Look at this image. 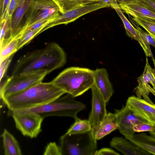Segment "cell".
<instances>
[{"instance_id": "6da1fadb", "label": "cell", "mask_w": 155, "mask_h": 155, "mask_svg": "<svg viewBox=\"0 0 155 155\" xmlns=\"http://www.w3.org/2000/svg\"><path fill=\"white\" fill-rule=\"evenodd\" d=\"M66 54L57 43L51 42L44 48L22 55L17 60L11 76L26 74L41 71L48 74L63 66L66 62Z\"/></svg>"}, {"instance_id": "7a4b0ae2", "label": "cell", "mask_w": 155, "mask_h": 155, "mask_svg": "<svg viewBox=\"0 0 155 155\" xmlns=\"http://www.w3.org/2000/svg\"><path fill=\"white\" fill-rule=\"evenodd\" d=\"M65 94L51 81L42 82L2 101L9 110H28L49 103Z\"/></svg>"}, {"instance_id": "3957f363", "label": "cell", "mask_w": 155, "mask_h": 155, "mask_svg": "<svg viewBox=\"0 0 155 155\" xmlns=\"http://www.w3.org/2000/svg\"><path fill=\"white\" fill-rule=\"evenodd\" d=\"M51 82L74 97L82 95L94 84V71L72 67L65 69Z\"/></svg>"}, {"instance_id": "277c9868", "label": "cell", "mask_w": 155, "mask_h": 155, "mask_svg": "<svg viewBox=\"0 0 155 155\" xmlns=\"http://www.w3.org/2000/svg\"><path fill=\"white\" fill-rule=\"evenodd\" d=\"M74 98L67 94L47 104L28 110L38 113L44 118L50 116L69 117L75 120L78 118V114L84 109L86 106Z\"/></svg>"}, {"instance_id": "5b68a950", "label": "cell", "mask_w": 155, "mask_h": 155, "mask_svg": "<svg viewBox=\"0 0 155 155\" xmlns=\"http://www.w3.org/2000/svg\"><path fill=\"white\" fill-rule=\"evenodd\" d=\"M92 129L83 134L66 133L60 138L62 155H93L97 149V142Z\"/></svg>"}, {"instance_id": "8992f818", "label": "cell", "mask_w": 155, "mask_h": 155, "mask_svg": "<svg viewBox=\"0 0 155 155\" xmlns=\"http://www.w3.org/2000/svg\"><path fill=\"white\" fill-rule=\"evenodd\" d=\"M47 74L46 71H41L19 75L11 76L1 86V98L2 101L42 82Z\"/></svg>"}, {"instance_id": "52a82bcc", "label": "cell", "mask_w": 155, "mask_h": 155, "mask_svg": "<svg viewBox=\"0 0 155 155\" xmlns=\"http://www.w3.org/2000/svg\"><path fill=\"white\" fill-rule=\"evenodd\" d=\"M60 13L58 7L52 0H31L25 14L26 21L18 35L38 22L59 16Z\"/></svg>"}, {"instance_id": "ba28073f", "label": "cell", "mask_w": 155, "mask_h": 155, "mask_svg": "<svg viewBox=\"0 0 155 155\" xmlns=\"http://www.w3.org/2000/svg\"><path fill=\"white\" fill-rule=\"evenodd\" d=\"M17 129L24 136L31 138L37 137L41 131V124L44 118L34 112L28 110H8Z\"/></svg>"}, {"instance_id": "9c48e42d", "label": "cell", "mask_w": 155, "mask_h": 155, "mask_svg": "<svg viewBox=\"0 0 155 155\" xmlns=\"http://www.w3.org/2000/svg\"><path fill=\"white\" fill-rule=\"evenodd\" d=\"M118 129L125 138L129 140L134 134L133 127L141 123H148L145 120L135 114L126 104L114 113Z\"/></svg>"}, {"instance_id": "30bf717a", "label": "cell", "mask_w": 155, "mask_h": 155, "mask_svg": "<svg viewBox=\"0 0 155 155\" xmlns=\"http://www.w3.org/2000/svg\"><path fill=\"white\" fill-rule=\"evenodd\" d=\"M109 5L104 2H97L86 5L61 14L54 21L48 24L41 31L40 33L54 26L61 24L67 25L87 13L99 9L110 7Z\"/></svg>"}, {"instance_id": "8fae6325", "label": "cell", "mask_w": 155, "mask_h": 155, "mask_svg": "<svg viewBox=\"0 0 155 155\" xmlns=\"http://www.w3.org/2000/svg\"><path fill=\"white\" fill-rule=\"evenodd\" d=\"M91 89V108L88 119L91 123L94 133L107 113L106 109L107 103L94 84Z\"/></svg>"}, {"instance_id": "7c38bea8", "label": "cell", "mask_w": 155, "mask_h": 155, "mask_svg": "<svg viewBox=\"0 0 155 155\" xmlns=\"http://www.w3.org/2000/svg\"><path fill=\"white\" fill-rule=\"evenodd\" d=\"M126 104L135 114L149 124H155V104L132 96L128 97Z\"/></svg>"}, {"instance_id": "4fadbf2b", "label": "cell", "mask_w": 155, "mask_h": 155, "mask_svg": "<svg viewBox=\"0 0 155 155\" xmlns=\"http://www.w3.org/2000/svg\"><path fill=\"white\" fill-rule=\"evenodd\" d=\"M119 15L124 25L127 35L137 41L139 43L147 57L153 58L149 45L140 35L138 31L128 21L120 8L118 4L113 8Z\"/></svg>"}, {"instance_id": "5bb4252c", "label": "cell", "mask_w": 155, "mask_h": 155, "mask_svg": "<svg viewBox=\"0 0 155 155\" xmlns=\"http://www.w3.org/2000/svg\"><path fill=\"white\" fill-rule=\"evenodd\" d=\"M94 84L107 103L114 91L106 70L102 68H97L94 71Z\"/></svg>"}, {"instance_id": "9a60e30c", "label": "cell", "mask_w": 155, "mask_h": 155, "mask_svg": "<svg viewBox=\"0 0 155 155\" xmlns=\"http://www.w3.org/2000/svg\"><path fill=\"white\" fill-rule=\"evenodd\" d=\"M110 146L125 155L150 154L125 137H113L110 142Z\"/></svg>"}, {"instance_id": "2e32d148", "label": "cell", "mask_w": 155, "mask_h": 155, "mask_svg": "<svg viewBox=\"0 0 155 155\" xmlns=\"http://www.w3.org/2000/svg\"><path fill=\"white\" fill-rule=\"evenodd\" d=\"M124 12L134 18H145L155 20V13L134 1L118 4Z\"/></svg>"}, {"instance_id": "e0dca14e", "label": "cell", "mask_w": 155, "mask_h": 155, "mask_svg": "<svg viewBox=\"0 0 155 155\" xmlns=\"http://www.w3.org/2000/svg\"><path fill=\"white\" fill-rule=\"evenodd\" d=\"M118 129L114 113L108 112L94 132L95 137L97 140L101 139Z\"/></svg>"}, {"instance_id": "ac0fdd59", "label": "cell", "mask_w": 155, "mask_h": 155, "mask_svg": "<svg viewBox=\"0 0 155 155\" xmlns=\"http://www.w3.org/2000/svg\"><path fill=\"white\" fill-rule=\"evenodd\" d=\"M138 85L134 89L136 96L143 99L147 102L153 104L149 97L150 93L155 96V91L150 84L149 78L145 71L144 70L142 74L137 79Z\"/></svg>"}, {"instance_id": "d6986e66", "label": "cell", "mask_w": 155, "mask_h": 155, "mask_svg": "<svg viewBox=\"0 0 155 155\" xmlns=\"http://www.w3.org/2000/svg\"><path fill=\"white\" fill-rule=\"evenodd\" d=\"M5 155L23 154L19 144L13 135L4 129L1 134Z\"/></svg>"}, {"instance_id": "ffe728a7", "label": "cell", "mask_w": 155, "mask_h": 155, "mask_svg": "<svg viewBox=\"0 0 155 155\" xmlns=\"http://www.w3.org/2000/svg\"><path fill=\"white\" fill-rule=\"evenodd\" d=\"M130 140L150 154L155 155V137L144 133L134 134Z\"/></svg>"}, {"instance_id": "44dd1931", "label": "cell", "mask_w": 155, "mask_h": 155, "mask_svg": "<svg viewBox=\"0 0 155 155\" xmlns=\"http://www.w3.org/2000/svg\"><path fill=\"white\" fill-rule=\"evenodd\" d=\"M59 8L60 12H66L86 5L103 2L102 0H52Z\"/></svg>"}, {"instance_id": "7402d4cb", "label": "cell", "mask_w": 155, "mask_h": 155, "mask_svg": "<svg viewBox=\"0 0 155 155\" xmlns=\"http://www.w3.org/2000/svg\"><path fill=\"white\" fill-rule=\"evenodd\" d=\"M12 19L7 17L0 20V49L12 39L11 28Z\"/></svg>"}, {"instance_id": "603a6c76", "label": "cell", "mask_w": 155, "mask_h": 155, "mask_svg": "<svg viewBox=\"0 0 155 155\" xmlns=\"http://www.w3.org/2000/svg\"><path fill=\"white\" fill-rule=\"evenodd\" d=\"M91 130L92 126L88 119L82 120L78 117L66 133L69 134H83Z\"/></svg>"}, {"instance_id": "cb8c5ba5", "label": "cell", "mask_w": 155, "mask_h": 155, "mask_svg": "<svg viewBox=\"0 0 155 155\" xmlns=\"http://www.w3.org/2000/svg\"><path fill=\"white\" fill-rule=\"evenodd\" d=\"M18 37H15L0 49V62L14 54L18 51Z\"/></svg>"}, {"instance_id": "d4e9b609", "label": "cell", "mask_w": 155, "mask_h": 155, "mask_svg": "<svg viewBox=\"0 0 155 155\" xmlns=\"http://www.w3.org/2000/svg\"><path fill=\"white\" fill-rule=\"evenodd\" d=\"M46 25L38 29L28 31L18 37L19 40L17 47L18 51L40 34L41 31Z\"/></svg>"}, {"instance_id": "484cf974", "label": "cell", "mask_w": 155, "mask_h": 155, "mask_svg": "<svg viewBox=\"0 0 155 155\" xmlns=\"http://www.w3.org/2000/svg\"><path fill=\"white\" fill-rule=\"evenodd\" d=\"M139 25L144 28L155 40V20L141 18H132Z\"/></svg>"}, {"instance_id": "4316f807", "label": "cell", "mask_w": 155, "mask_h": 155, "mask_svg": "<svg viewBox=\"0 0 155 155\" xmlns=\"http://www.w3.org/2000/svg\"><path fill=\"white\" fill-rule=\"evenodd\" d=\"M128 16L130 21L138 31L141 37L149 45H151L155 48V40L154 38L148 33L142 30L139 25L133 20L132 17L129 15Z\"/></svg>"}, {"instance_id": "83f0119b", "label": "cell", "mask_w": 155, "mask_h": 155, "mask_svg": "<svg viewBox=\"0 0 155 155\" xmlns=\"http://www.w3.org/2000/svg\"><path fill=\"white\" fill-rule=\"evenodd\" d=\"M43 154L44 155H62L60 146L54 142H51L46 146Z\"/></svg>"}, {"instance_id": "f1b7e54d", "label": "cell", "mask_w": 155, "mask_h": 155, "mask_svg": "<svg viewBox=\"0 0 155 155\" xmlns=\"http://www.w3.org/2000/svg\"><path fill=\"white\" fill-rule=\"evenodd\" d=\"M147 57V56H146ZM145 66L144 70L147 75L150 82V84L155 91V71L154 69H153L148 62L147 57L146 58Z\"/></svg>"}, {"instance_id": "f546056e", "label": "cell", "mask_w": 155, "mask_h": 155, "mask_svg": "<svg viewBox=\"0 0 155 155\" xmlns=\"http://www.w3.org/2000/svg\"><path fill=\"white\" fill-rule=\"evenodd\" d=\"M14 54H13L0 62V81L5 75L7 69L12 60Z\"/></svg>"}, {"instance_id": "4dcf8cb0", "label": "cell", "mask_w": 155, "mask_h": 155, "mask_svg": "<svg viewBox=\"0 0 155 155\" xmlns=\"http://www.w3.org/2000/svg\"><path fill=\"white\" fill-rule=\"evenodd\" d=\"M153 130L151 124L149 123H141L137 124L133 127V130L135 132H141L150 131Z\"/></svg>"}, {"instance_id": "1f68e13d", "label": "cell", "mask_w": 155, "mask_h": 155, "mask_svg": "<svg viewBox=\"0 0 155 155\" xmlns=\"http://www.w3.org/2000/svg\"><path fill=\"white\" fill-rule=\"evenodd\" d=\"M21 0H10L7 11V16L12 19V15L15 11Z\"/></svg>"}, {"instance_id": "d6a6232c", "label": "cell", "mask_w": 155, "mask_h": 155, "mask_svg": "<svg viewBox=\"0 0 155 155\" xmlns=\"http://www.w3.org/2000/svg\"><path fill=\"white\" fill-rule=\"evenodd\" d=\"M10 0H0V20L7 17V11Z\"/></svg>"}, {"instance_id": "836d02e7", "label": "cell", "mask_w": 155, "mask_h": 155, "mask_svg": "<svg viewBox=\"0 0 155 155\" xmlns=\"http://www.w3.org/2000/svg\"><path fill=\"white\" fill-rule=\"evenodd\" d=\"M155 13V0H133Z\"/></svg>"}, {"instance_id": "e575fe53", "label": "cell", "mask_w": 155, "mask_h": 155, "mask_svg": "<svg viewBox=\"0 0 155 155\" xmlns=\"http://www.w3.org/2000/svg\"><path fill=\"white\" fill-rule=\"evenodd\" d=\"M117 152L109 148H103L98 150H96L94 155H120Z\"/></svg>"}, {"instance_id": "d590c367", "label": "cell", "mask_w": 155, "mask_h": 155, "mask_svg": "<svg viewBox=\"0 0 155 155\" xmlns=\"http://www.w3.org/2000/svg\"><path fill=\"white\" fill-rule=\"evenodd\" d=\"M103 2L106 3L110 5V7L113 8L117 5L118 3L117 0H102Z\"/></svg>"}, {"instance_id": "8d00e7d4", "label": "cell", "mask_w": 155, "mask_h": 155, "mask_svg": "<svg viewBox=\"0 0 155 155\" xmlns=\"http://www.w3.org/2000/svg\"><path fill=\"white\" fill-rule=\"evenodd\" d=\"M150 124L153 126V130L149 132V133L150 135L155 137V124Z\"/></svg>"}, {"instance_id": "74e56055", "label": "cell", "mask_w": 155, "mask_h": 155, "mask_svg": "<svg viewBox=\"0 0 155 155\" xmlns=\"http://www.w3.org/2000/svg\"><path fill=\"white\" fill-rule=\"evenodd\" d=\"M133 0H117L118 4L129 2L133 1Z\"/></svg>"}, {"instance_id": "f35d334b", "label": "cell", "mask_w": 155, "mask_h": 155, "mask_svg": "<svg viewBox=\"0 0 155 155\" xmlns=\"http://www.w3.org/2000/svg\"><path fill=\"white\" fill-rule=\"evenodd\" d=\"M154 64V66H155V68H154V69L155 71V64Z\"/></svg>"}]
</instances>
